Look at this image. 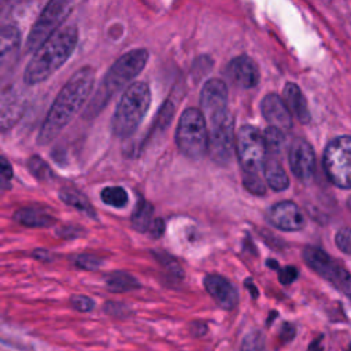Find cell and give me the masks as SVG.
Here are the masks:
<instances>
[{
  "mask_svg": "<svg viewBox=\"0 0 351 351\" xmlns=\"http://www.w3.org/2000/svg\"><path fill=\"white\" fill-rule=\"evenodd\" d=\"M204 289L223 310H233L239 303V292L236 287L219 274H207L203 280Z\"/></svg>",
  "mask_w": 351,
  "mask_h": 351,
  "instance_id": "9a60e30c",
  "label": "cell"
},
{
  "mask_svg": "<svg viewBox=\"0 0 351 351\" xmlns=\"http://www.w3.org/2000/svg\"><path fill=\"white\" fill-rule=\"evenodd\" d=\"M191 332L193 336H203L207 332V325L204 322H193L191 325Z\"/></svg>",
  "mask_w": 351,
  "mask_h": 351,
  "instance_id": "60d3db41",
  "label": "cell"
},
{
  "mask_svg": "<svg viewBox=\"0 0 351 351\" xmlns=\"http://www.w3.org/2000/svg\"><path fill=\"white\" fill-rule=\"evenodd\" d=\"M165 228H166V223L162 218H155L151 223V228H149V234L151 237L154 239H158L160 237L163 233H165Z\"/></svg>",
  "mask_w": 351,
  "mask_h": 351,
  "instance_id": "74e56055",
  "label": "cell"
},
{
  "mask_svg": "<svg viewBox=\"0 0 351 351\" xmlns=\"http://www.w3.org/2000/svg\"><path fill=\"white\" fill-rule=\"evenodd\" d=\"M262 115L270 123V126L287 132L292 126L291 111L288 110L284 99L276 93H267L261 103Z\"/></svg>",
  "mask_w": 351,
  "mask_h": 351,
  "instance_id": "2e32d148",
  "label": "cell"
},
{
  "mask_svg": "<svg viewBox=\"0 0 351 351\" xmlns=\"http://www.w3.org/2000/svg\"><path fill=\"white\" fill-rule=\"evenodd\" d=\"M148 56L149 53L144 48H136L123 53L103 77L99 89L86 107L85 118L95 117L114 95L130 86L133 84L132 80L137 77L147 64Z\"/></svg>",
  "mask_w": 351,
  "mask_h": 351,
  "instance_id": "3957f363",
  "label": "cell"
},
{
  "mask_svg": "<svg viewBox=\"0 0 351 351\" xmlns=\"http://www.w3.org/2000/svg\"><path fill=\"white\" fill-rule=\"evenodd\" d=\"M151 104L149 86L143 81H136L128 86L117 104L111 119V130L117 137L132 136L140 126Z\"/></svg>",
  "mask_w": 351,
  "mask_h": 351,
  "instance_id": "277c9868",
  "label": "cell"
},
{
  "mask_svg": "<svg viewBox=\"0 0 351 351\" xmlns=\"http://www.w3.org/2000/svg\"><path fill=\"white\" fill-rule=\"evenodd\" d=\"M336 245L346 254H351V229H340L335 237Z\"/></svg>",
  "mask_w": 351,
  "mask_h": 351,
  "instance_id": "836d02e7",
  "label": "cell"
},
{
  "mask_svg": "<svg viewBox=\"0 0 351 351\" xmlns=\"http://www.w3.org/2000/svg\"><path fill=\"white\" fill-rule=\"evenodd\" d=\"M158 256V255H156ZM158 261L167 269V271L170 273V276H173L174 278H182V270L178 266V263L170 258L167 254H162V256H158Z\"/></svg>",
  "mask_w": 351,
  "mask_h": 351,
  "instance_id": "e575fe53",
  "label": "cell"
},
{
  "mask_svg": "<svg viewBox=\"0 0 351 351\" xmlns=\"http://www.w3.org/2000/svg\"><path fill=\"white\" fill-rule=\"evenodd\" d=\"M14 219L27 228H48L55 223V218L45 210L36 207H23L14 213Z\"/></svg>",
  "mask_w": 351,
  "mask_h": 351,
  "instance_id": "ffe728a7",
  "label": "cell"
},
{
  "mask_svg": "<svg viewBox=\"0 0 351 351\" xmlns=\"http://www.w3.org/2000/svg\"><path fill=\"white\" fill-rule=\"evenodd\" d=\"M245 287H247V289L250 291L251 296H252L254 299H256V298H258V289H256V287H255V284L252 282L251 278H247V280H245Z\"/></svg>",
  "mask_w": 351,
  "mask_h": 351,
  "instance_id": "b9f144b4",
  "label": "cell"
},
{
  "mask_svg": "<svg viewBox=\"0 0 351 351\" xmlns=\"http://www.w3.org/2000/svg\"><path fill=\"white\" fill-rule=\"evenodd\" d=\"M70 233H73L74 237L80 236V232H78V229H77L75 226H64V228H62V229L58 230V234H59L60 237H64V239H71L73 236H71Z\"/></svg>",
  "mask_w": 351,
  "mask_h": 351,
  "instance_id": "ab89813d",
  "label": "cell"
},
{
  "mask_svg": "<svg viewBox=\"0 0 351 351\" xmlns=\"http://www.w3.org/2000/svg\"><path fill=\"white\" fill-rule=\"evenodd\" d=\"M0 162H1L0 169H1V180H3V182L11 181V178H12V167H11L10 162L4 156H1Z\"/></svg>",
  "mask_w": 351,
  "mask_h": 351,
  "instance_id": "f35d334b",
  "label": "cell"
},
{
  "mask_svg": "<svg viewBox=\"0 0 351 351\" xmlns=\"http://www.w3.org/2000/svg\"><path fill=\"white\" fill-rule=\"evenodd\" d=\"M59 197L63 203L82 211L84 214L96 218V213L93 210V206L90 204V202L77 189L74 188H63L59 191Z\"/></svg>",
  "mask_w": 351,
  "mask_h": 351,
  "instance_id": "cb8c5ba5",
  "label": "cell"
},
{
  "mask_svg": "<svg viewBox=\"0 0 351 351\" xmlns=\"http://www.w3.org/2000/svg\"><path fill=\"white\" fill-rule=\"evenodd\" d=\"M324 170L329 181L340 188H351V137L332 140L324 152Z\"/></svg>",
  "mask_w": 351,
  "mask_h": 351,
  "instance_id": "8992f818",
  "label": "cell"
},
{
  "mask_svg": "<svg viewBox=\"0 0 351 351\" xmlns=\"http://www.w3.org/2000/svg\"><path fill=\"white\" fill-rule=\"evenodd\" d=\"M95 75L96 71L92 66H84L64 84L43 121L37 136L40 145L48 144L58 137L84 107L93 89Z\"/></svg>",
  "mask_w": 351,
  "mask_h": 351,
  "instance_id": "6da1fadb",
  "label": "cell"
},
{
  "mask_svg": "<svg viewBox=\"0 0 351 351\" xmlns=\"http://www.w3.org/2000/svg\"><path fill=\"white\" fill-rule=\"evenodd\" d=\"M106 288L110 292L121 293L140 288L138 280L126 271H112L106 277Z\"/></svg>",
  "mask_w": 351,
  "mask_h": 351,
  "instance_id": "603a6c76",
  "label": "cell"
},
{
  "mask_svg": "<svg viewBox=\"0 0 351 351\" xmlns=\"http://www.w3.org/2000/svg\"><path fill=\"white\" fill-rule=\"evenodd\" d=\"M321 340H322V336L317 337L315 340H313L308 346V351H322V346H321Z\"/></svg>",
  "mask_w": 351,
  "mask_h": 351,
  "instance_id": "7bdbcfd3",
  "label": "cell"
},
{
  "mask_svg": "<svg viewBox=\"0 0 351 351\" xmlns=\"http://www.w3.org/2000/svg\"><path fill=\"white\" fill-rule=\"evenodd\" d=\"M75 265L84 270H97L101 266V261L92 254H80L75 258Z\"/></svg>",
  "mask_w": 351,
  "mask_h": 351,
  "instance_id": "d6a6232c",
  "label": "cell"
},
{
  "mask_svg": "<svg viewBox=\"0 0 351 351\" xmlns=\"http://www.w3.org/2000/svg\"><path fill=\"white\" fill-rule=\"evenodd\" d=\"M267 218L274 228L287 232L300 230L306 223L302 210L289 200L278 202L271 206L267 213Z\"/></svg>",
  "mask_w": 351,
  "mask_h": 351,
  "instance_id": "4fadbf2b",
  "label": "cell"
},
{
  "mask_svg": "<svg viewBox=\"0 0 351 351\" xmlns=\"http://www.w3.org/2000/svg\"><path fill=\"white\" fill-rule=\"evenodd\" d=\"M103 310H104L106 314L117 317V318H126L132 314L130 308L126 304L119 303V302H114V300L106 302L104 306H103Z\"/></svg>",
  "mask_w": 351,
  "mask_h": 351,
  "instance_id": "4dcf8cb0",
  "label": "cell"
},
{
  "mask_svg": "<svg viewBox=\"0 0 351 351\" xmlns=\"http://www.w3.org/2000/svg\"><path fill=\"white\" fill-rule=\"evenodd\" d=\"M47 255H48V252H47V251H40V250L34 251V256H36V258H38V259H43V261H44V259H49Z\"/></svg>",
  "mask_w": 351,
  "mask_h": 351,
  "instance_id": "ee69618b",
  "label": "cell"
},
{
  "mask_svg": "<svg viewBox=\"0 0 351 351\" xmlns=\"http://www.w3.org/2000/svg\"><path fill=\"white\" fill-rule=\"evenodd\" d=\"M295 335H296V328L291 322H284L278 332V336L282 343H289L291 340H293Z\"/></svg>",
  "mask_w": 351,
  "mask_h": 351,
  "instance_id": "8d00e7d4",
  "label": "cell"
},
{
  "mask_svg": "<svg viewBox=\"0 0 351 351\" xmlns=\"http://www.w3.org/2000/svg\"><path fill=\"white\" fill-rule=\"evenodd\" d=\"M25 110L23 99L12 89L5 88L1 92V106H0V125L1 130L5 132L14 126L22 117Z\"/></svg>",
  "mask_w": 351,
  "mask_h": 351,
  "instance_id": "e0dca14e",
  "label": "cell"
},
{
  "mask_svg": "<svg viewBox=\"0 0 351 351\" xmlns=\"http://www.w3.org/2000/svg\"><path fill=\"white\" fill-rule=\"evenodd\" d=\"M303 258L314 271L351 298V276L325 251L317 247H306L303 251Z\"/></svg>",
  "mask_w": 351,
  "mask_h": 351,
  "instance_id": "30bf717a",
  "label": "cell"
},
{
  "mask_svg": "<svg viewBox=\"0 0 351 351\" xmlns=\"http://www.w3.org/2000/svg\"><path fill=\"white\" fill-rule=\"evenodd\" d=\"M70 304L74 310L81 313H89L95 308V300L86 295H73L70 298Z\"/></svg>",
  "mask_w": 351,
  "mask_h": 351,
  "instance_id": "1f68e13d",
  "label": "cell"
},
{
  "mask_svg": "<svg viewBox=\"0 0 351 351\" xmlns=\"http://www.w3.org/2000/svg\"><path fill=\"white\" fill-rule=\"evenodd\" d=\"M78 30L74 25H67L55 32L32 56L27 63L23 81L36 85L48 80L70 58L77 47Z\"/></svg>",
  "mask_w": 351,
  "mask_h": 351,
  "instance_id": "7a4b0ae2",
  "label": "cell"
},
{
  "mask_svg": "<svg viewBox=\"0 0 351 351\" xmlns=\"http://www.w3.org/2000/svg\"><path fill=\"white\" fill-rule=\"evenodd\" d=\"M176 144L178 151L189 159H200L208 149L207 121L202 110L196 107L186 108L177 125Z\"/></svg>",
  "mask_w": 351,
  "mask_h": 351,
  "instance_id": "5b68a950",
  "label": "cell"
},
{
  "mask_svg": "<svg viewBox=\"0 0 351 351\" xmlns=\"http://www.w3.org/2000/svg\"><path fill=\"white\" fill-rule=\"evenodd\" d=\"M73 8L71 1L52 0L48 1L33 25L26 41L27 51L36 52L55 32L59 30L62 22L69 16Z\"/></svg>",
  "mask_w": 351,
  "mask_h": 351,
  "instance_id": "ba28073f",
  "label": "cell"
},
{
  "mask_svg": "<svg viewBox=\"0 0 351 351\" xmlns=\"http://www.w3.org/2000/svg\"><path fill=\"white\" fill-rule=\"evenodd\" d=\"M284 101L288 110L298 118L299 122L307 123L310 121V111H308L307 101L300 88L296 84L288 82L284 86Z\"/></svg>",
  "mask_w": 351,
  "mask_h": 351,
  "instance_id": "ac0fdd59",
  "label": "cell"
},
{
  "mask_svg": "<svg viewBox=\"0 0 351 351\" xmlns=\"http://www.w3.org/2000/svg\"><path fill=\"white\" fill-rule=\"evenodd\" d=\"M347 351H351V344H350V347L347 348Z\"/></svg>",
  "mask_w": 351,
  "mask_h": 351,
  "instance_id": "bcb514c9",
  "label": "cell"
},
{
  "mask_svg": "<svg viewBox=\"0 0 351 351\" xmlns=\"http://www.w3.org/2000/svg\"><path fill=\"white\" fill-rule=\"evenodd\" d=\"M236 152L244 174H258L263 170L266 145L263 134L252 125H243L236 134Z\"/></svg>",
  "mask_w": 351,
  "mask_h": 351,
  "instance_id": "52a82bcc",
  "label": "cell"
},
{
  "mask_svg": "<svg viewBox=\"0 0 351 351\" xmlns=\"http://www.w3.org/2000/svg\"><path fill=\"white\" fill-rule=\"evenodd\" d=\"M152 215H154V206L145 199H138L130 217L132 228L137 232H148L154 221Z\"/></svg>",
  "mask_w": 351,
  "mask_h": 351,
  "instance_id": "7402d4cb",
  "label": "cell"
},
{
  "mask_svg": "<svg viewBox=\"0 0 351 351\" xmlns=\"http://www.w3.org/2000/svg\"><path fill=\"white\" fill-rule=\"evenodd\" d=\"M240 351H267L263 333L259 329L250 330L241 340Z\"/></svg>",
  "mask_w": 351,
  "mask_h": 351,
  "instance_id": "4316f807",
  "label": "cell"
},
{
  "mask_svg": "<svg viewBox=\"0 0 351 351\" xmlns=\"http://www.w3.org/2000/svg\"><path fill=\"white\" fill-rule=\"evenodd\" d=\"M228 86L219 78H211L204 82L200 92V110L206 118L211 119L226 112Z\"/></svg>",
  "mask_w": 351,
  "mask_h": 351,
  "instance_id": "8fae6325",
  "label": "cell"
},
{
  "mask_svg": "<svg viewBox=\"0 0 351 351\" xmlns=\"http://www.w3.org/2000/svg\"><path fill=\"white\" fill-rule=\"evenodd\" d=\"M267 265H269L270 267H273V269H277V267H278V266H277V262H276V261H271V259L267 261Z\"/></svg>",
  "mask_w": 351,
  "mask_h": 351,
  "instance_id": "f6af8a7d",
  "label": "cell"
},
{
  "mask_svg": "<svg viewBox=\"0 0 351 351\" xmlns=\"http://www.w3.org/2000/svg\"><path fill=\"white\" fill-rule=\"evenodd\" d=\"M100 199L103 200V203L117 207V208H122L128 204V192L122 188V186H106L101 189L100 192Z\"/></svg>",
  "mask_w": 351,
  "mask_h": 351,
  "instance_id": "484cf974",
  "label": "cell"
},
{
  "mask_svg": "<svg viewBox=\"0 0 351 351\" xmlns=\"http://www.w3.org/2000/svg\"><path fill=\"white\" fill-rule=\"evenodd\" d=\"M173 114H174V104L171 100H167L159 110L158 115H156V121H155V128L158 129H166L169 126V123L173 119Z\"/></svg>",
  "mask_w": 351,
  "mask_h": 351,
  "instance_id": "f1b7e54d",
  "label": "cell"
},
{
  "mask_svg": "<svg viewBox=\"0 0 351 351\" xmlns=\"http://www.w3.org/2000/svg\"><path fill=\"white\" fill-rule=\"evenodd\" d=\"M208 129V149L207 154L218 165H226L236 145L233 134V121L230 114L226 111L211 119Z\"/></svg>",
  "mask_w": 351,
  "mask_h": 351,
  "instance_id": "9c48e42d",
  "label": "cell"
},
{
  "mask_svg": "<svg viewBox=\"0 0 351 351\" xmlns=\"http://www.w3.org/2000/svg\"><path fill=\"white\" fill-rule=\"evenodd\" d=\"M226 77L239 88L250 89L259 82V70L256 63L247 55L233 58L226 66Z\"/></svg>",
  "mask_w": 351,
  "mask_h": 351,
  "instance_id": "5bb4252c",
  "label": "cell"
},
{
  "mask_svg": "<svg viewBox=\"0 0 351 351\" xmlns=\"http://www.w3.org/2000/svg\"><path fill=\"white\" fill-rule=\"evenodd\" d=\"M27 167H29L30 173L36 178H38L41 181H49V180H52L55 177L52 170H51V167L37 155L30 156V159L27 162Z\"/></svg>",
  "mask_w": 351,
  "mask_h": 351,
  "instance_id": "83f0119b",
  "label": "cell"
},
{
  "mask_svg": "<svg viewBox=\"0 0 351 351\" xmlns=\"http://www.w3.org/2000/svg\"><path fill=\"white\" fill-rule=\"evenodd\" d=\"M298 278V269L293 266H285L278 270V281L284 285L292 284Z\"/></svg>",
  "mask_w": 351,
  "mask_h": 351,
  "instance_id": "d590c367",
  "label": "cell"
},
{
  "mask_svg": "<svg viewBox=\"0 0 351 351\" xmlns=\"http://www.w3.org/2000/svg\"><path fill=\"white\" fill-rule=\"evenodd\" d=\"M289 167L296 176V178L302 181H308L315 169V156L313 147L303 138H295L289 147L288 152Z\"/></svg>",
  "mask_w": 351,
  "mask_h": 351,
  "instance_id": "7c38bea8",
  "label": "cell"
},
{
  "mask_svg": "<svg viewBox=\"0 0 351 351\" xmlns=\"http://www.w3.org/2000/svg\"><path fill=\"white\" fill-rule=\"evenodd\" d=\"M263 176L266 182L269 184V186L273 191H284L288 188L289 185V180L288 176L281 165V162L278 160V156H273V155H266L265 163H263Z\"/></svg>",
  "mask_w": 351,
  "mask_h": 351,
  "instance_id": "d6986e66",
  "label": "cell"
},
{
  "mask_svg": "<svg viewBox=\"0 0 351 351\" xmlns=\"http://www.w3.org/2000/svg\"><path fill=\"white\" fill-rule=\"evenodd\" d=\"M21 44V33L18 27L12 25H4L0 32V55L1 63H5L7 58L15 55Z\"/></svg>",
  "mask_w": 351,
  "mask_h": 351,
  "instance_id": "44dd1931",
  "label": "cell"
},
{
  "mask_svg": "<svg viewBox=\"0 0 351 351\" xmlns=\"http://www.w3.org/2000/svg\"><path fill=\"white\" fill-rule=\"evenodd\" d=\"M243 184H244L245 189L248 192H251L252 195L261 196V195H265V192H266V186L258 174H244Z\"/></svg>",
  "mask_w": 351,
  "mask_h": 351,
  "instance_id": "f546056e",
  "label": "cell"
},
{
  "mask_svg": "<svg viewBox=\"0 0 351 351\" xmlns=\"http://www.w3.org/2000/svg\"><path fill=\"white\" fill-rule=\"evenodd\" d=\"M263 138H265V145H266V155L278 156L281 154V149H282L284 141H285L284 132L277 128L269 126L263 133Z\"/></svg>",
  "mask_w": 351,
  "mask_h": 351,
  "instance_id": "d4e9b609",
  "label": "cell"
}]
</instances>
